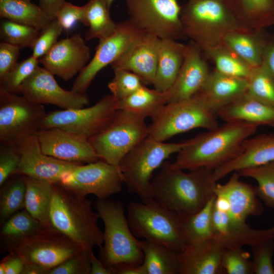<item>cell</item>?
<instances>
[{"label": "cell", "mask_w": 274, "mask_h": 274, "mask_svg": "<svg viewBox=\"0 0 274 274\" xmlns=\"http://www.w3.org/2000/svg\"><path fill=\"white\" fill-rule=\"evenodd\" d=\"M213 170L200 167L186 173L165 161L152 178V197L180 215L196 213L215 196Z\"/></svg>", "instance_id": "cell-1"}, {"label": "cell", "mask_w": 274, "mask_h": 274, "mask_svg": "<svg viewBox=\"0 0 274 274\" xmlns=\"http://www.w3.org/2000/svg\"><path fill=\"white\" fill-rule=\"evenodd\" d=\"M258 127L243 122H226L190 139L170 166L189 171L200 167L214 170L236 157L244 141L253 135Z\"/></svg>", "instance_id": "cell-2"}, {"label": "cell", "mask_w": 274, "mask_h": 274, "mask_svg": "<svg viewBox=\"0 0 274 274\" xmlns=\"http://www.w3.org/2000/svg\"><path fill=\"white\" fill-rule=\"evenodd\" d=\"M99 215L91 201L78 195L59 183L54 184L50 211L52 228L75 242L83 249L99 248L104 243L103 232L97 225Z\"/></svg>", "instance_id": "cell-3"}, {"label": "cell", "mask_w": 274, "mask_h": 274, "mask_svg": "<svg viewBox=\"0 0 274 274\" xmlns=\"http://www.w3.org/2000/svg\"><path fill=\"white\" fill-rule=\"evenodd\" d=\"M130 228L136 237L143 238L180 253L188 243L181 215L154 198L131 202L126 207Z\"/></svg>", "instance_id": "cell-4"}, {"label": "cell", "mask_w": 274, "mask_h": 274, "mask_svg": "<svg viewBox=\"0 0 274 274\" xmlns=\"http://www.w3.org/2000/svg\"><path fill=\"white\" fill-rule=\"evenodd\" d=\"M180 18L187 39L203 50L221 43L228 33L248 30L237 20L225 0H188Z\"/></svg>", "instance_id": "cell-5"}, {"label": "cell", "mask_w": 274, "mask_h": 274, "mask_svg": "<svg viewBox=\"0 0 274 274\" xmlns=\"http://www.w3.org/2000/svg\"><path fill=\"white\" fill-rule=\"evenodd\" d=\"M93 206L105 227L99 255L103 264L108 268L121 263L142 264L141 241L133 234L122 203L106 198L97 199Z\"/></svg>", "instance_id": "cell-6"}, {"label": "cell", "mask_w": 274, "mask_h": 274, "mask_svg": "<svg viewBox=\"0 0 274 274\" xmlns=\"http://www.w3.org/2000/svg\"><path fill=\"white\" fill-rule=\"evenodd\" d=\"M189 140L165 143L149 135L138 144L119 165L128 191L136 194L144 203L153 198L151 184L153 172L171 155L178 153Z\"/></svg>", "instance_id": "cell-7"}, {"label": "cell", "mask_w": 274, "mask_h": 274, "mask_svg": "<svg viewBox=\"0 0 274 274\" xmlns=\"http://www.w3.org/2000/svg\"><path fill=\"white\" fill-rule=\"evenodd\" d=\"M215 114L208 107L200 92L191 97L164 105L151 117L149 135L165 142L172 137L197 128L208 130L219 125Z\"/></svg>", "instance_id": "cell-8"}, {"label": "cell", "mask_w": 274, "mask_h": 274, "mask_svg": "<svg viewBox=\"0 0 274 274\" xmlns=\"http://www.w3.org/2000/svg\"><path fill=\"white\" fill-rule=\"evenodd\" d=\"M149 135L145 118L118 109L109 125L89 141L100 160L119 168L123 158Z\"/></svg>", "instance_id": "cell-9"}, {"label": "cell", "mask_w": 274, "mask_h": 274, "mask_svg": "<svg viewBox=\"0 0 274 274\" xmlns=\"http://www.w3.org/2000/svg\"><path fill=\"white\" fill-rule=\"evenodd\" d=\"M46 114L43 105L31 102L0 86L1 144L15 146L23 139L36 135Z\"/></svg>", "instance_id": "cell-10"}, {"label": "cell", "mask_w": 274, "mask_h": 274, "mask_svg": "<svg viewBox=\"0 0 274 274\" xmlns=\"http://www.w3.org/2000/svg\"><path fill=\"white\" fill-rule=\"evenodd\" d=\"M128 19L161 39L185 40L178 0H125Z\"/></svg>", "instance_id": "cell-11"}, {"label": "cell", "mask_w": 274, "mask_h": 274, "mask_svg": "<svg viewBox=\"0 0 274 274\" xmlns=\"http://www.w3.org/2000/svg\"><path fill=\"white\" fill-rule=\"evenodd\" d=\"M119 109V100L107 95L90 107L56 110L47 113L41 129L58 128L88 139L102 132Z\"/></svg>", "instance_id": "cell-12"}, {"label": "cell", "mask_w": 274, "mask_h": 274, "mask_svg": "<svg viewBox=\"0 0 274 274\" xmlns=\"http://www.w3.org/2000/svg\"><path fill=\"white\" fill-rule=\"evenodd\" d=\"M145 33L129 19L117 23L116 30L111 35L99 40L93 57L79 73L72 90L79 94H86L97 73L115 62Z\"/></svg>", "instance_id": "cell-13"}, {"label": "cell", "mask_w": 274, "mask_h": 274, "mask_svg": "<svg viewBox=\"0 0 274 274\" xmlns=\"http://www.w3.org/2000/svg\"><path fill=\"white\" fill-rule=\"evenodd\" d=\"M123 183L119 168L100 159L77 165L64 175L59 183L78 195L93 194L102 199L121 191Z\"/></svg>", "instance_id": "cell-14"}, {"label": "cell", "mask_w": 274, "mask_h": 274, "mask_svg": "<svg viewBox=\"0 0 274 274\" xmlns=\"http://www.w3.org/2000/svg\"><path fill=\"white\" fill-rule=\"evenodd\" d=\"M83 249L53 228H45L23 239L9 252H15L24 262L35 263L50 270Z\"/></svg>", "instance_id": "cell-15"}, {"label": "cell", "mask_w": 274, "mask_h": 274, "mask_svg": "<svg viewBox=\"0 0 274 274\" xmlns=\"http://www.w3.org/2000/svg\"><path fill=\"white\" fill-rule=\"evenodd\" d=\"M54 76L44 67L38 66L22 84L21 94L31 102L50 104L63 109L81 108L89 104L87 95L63 89Z\"/></svg>", "instance_id": "cell-16"}, {"label": "cell", "mask_w": 274, "mask_h": 274, "mask_svg": "<svg viewBox=\"0 0 274 274\" xmlns=\"http://www.w3.org/2000/svg\"><path fill=\"white\" fill-rule=\"evenodd\" d=\"M15 146L20 154L21 159L14 175H23L57 184L64 175L81 164L61 160L44 154L36 135L23 139Z\"/></svg>", "instance_id": "cell-17"}, {"label": "cell", "mask_w": 274, "mask_h": 274, "mask_svg": "<svg viewBox=\"0 0 274 274\" xmlns=\"http://www.w3.org/2000/svg\"><path fill=\"white\" fill-rule=\"evenodd\" d=\"M240 177L234 172L227 182L216 184L215 189V195L224 198L227 204L230 223L226 234L247 227L249 217L260 216L264 211L255 186L241 181Z\"/></svg>", "instance_id": "cell-18"}, {"label": "cell", "mask_w": 274, "mask_h": 274, "mask_svg": "<svg viewBox=\"0 0 274 274\" xmlns=\"http://www.w3.org/2000/svg\"><path fill=\"white\" fill-rule=\"evenodd\" d=\"M42 152L70 162L87 163L97 161V156L89 139L58 128L40 129L36 134Z\"/></svg>", "instance_id": "cell-19"}, {"label": "cell", "mask_w": 274, "mask_h": 274, "mask_svg": "<svg viewBox=\"0 0 274 274\" xmlns=\"http://www.w3.org/2000/svg\"><path fill=\"white\" fill-rule=\"evenodd\" d=\"M90 58L89 48L80 33L58 41L39 59L44 68L65 81L80 73Z\"/></svg>", "instance_id": "cell-20"}, {"label": "cell", "mask_w": 274, "mask_h": 274, "mask_svg": "<svg viewBox=\"0 0 274 274\" xmlns=\"http://www.w3.org/2000/svg\"><path fill=\"white\" fill-rule=\"evenodd\" d=\"M161 39L146 33L111 65L113 70H126L138 75L145 85L153 84Z\"/></svg>", "instance_id": "cell-21"}, {"label": "cell", "mask_w": 274, "mask_h": 274, "mask_svg": "<svg viewBox=\"0 0 274 274\" xmlns=\"http://www.w3.org/2000/svg\"><path fill=\"white\" fill-rule=\"evenodd\" d=\"M202 51L194 42L186 44L184 60L177 78L170 89L169 102L188 99L200 91L210 73Z\"/></svg>", "instance_id": "cell-22"}, {"label": "cell", "mask_w": 274, "mask_h": 274, "mask_svg": "<svg viewBox=\"0 0 274 274\" xmlns=\"http://www.w3.org/2000/svg\"><path fill=\"white\" fill-rule=\"evenodd\" d=\"M274 160V133H263L249 138L234 159L213 170L215 182L231 173L258 166Z\"/></svg>", "instance_id": "cell-23"}, {"label": "cell", "mask_w": 274, "mask_h": 274, "mask_svg": "<svg viewBox=\"0 0 274 274\" xmlns=\"http://www.w3.org/2000/svg\"><path fill=\"white\" fill-rule=\"evenodd\" d=\"M224 249L212 239L188 245L178 253L180 274L223 273L221 259Z\"/></svg>", "instance_id": "cell-24"}, {"label": "cell", "mask_w": 274, "mask_h": 274, "mask_svg": "<svg viewBox=\"0 0 274 274\" xmlns=\"http://www.w3.org/2000/svg\"><path fill=\"white\" fill-rule=\"evenodd\" d=\"M247 79L210 72L199 92L210 110L215 115L223 107L247 92Z\"/></svg>", "instance_id": "cell-25"}, {"label": "cell", "mask_w": 274, "mask_h": 274, "mask_svg": "<svg viewBox=\"0 0 274 274\" xmlns=\"http://www.w3.org/2000/svg\"><path fill=\"white\" fill-rule=\"evenodd\" d=\"M217 115L226 122L274 126V109L247 92L221 109Z\"/></svg>", "instance_id": "cell-26"}, {"label": "cell", "mask_w": 274, "mask_h": 274, "mask_svg": "<svg viewBox=\"0 0 274 274\" xmlns=\"http://www.w3.org/2000/svg\"><path fill=\"white\" fill-rule=\"evenodd\" d=\"M270 36L265 29L234 31L227 34L221 43L254 68L262 63Z\"/></svg>", "instance_id": "cell-27"}, {"label": "cell", "mask_w": 274, "mask_h": 274, "mask_svg": "<svg viewBox=\"0 0 274 274\" xmlns=\"http://www.w3.org/2000/svg\"><path fill=\"white\" fill-rule=\"evenodd\" d=\"M186 45L172 39H161L157 70L153 85L160 91L174 84L182 65Z\"/></svg>", "instance_id": "cell-28"}, {"label": "cell", "mask_w": 274, "mask_h": 274, "mask_svg": "<svg viewBox=\"0 0 274 274\" xmlns=\"http://www.w3.org/2000/svg\"><path fill=\"white\" fill-rule=\"evenodd\" d=\"M240 24L248 30L274 25V0H225Z\"/></svg>", "instance_id": "cell-29"}, {"label": "cell", "mask_w": 274, "mask_h": 274, "mask_svg": "<svg viewBox=\"0 0 274 274\" xmlns=\"http://www.w3.org/2000/svg\"><path fill=\"white\" fill-rule=\"evenodd\" d=\"M24 177L26 183L25 209L45 227L52 228L50 211L54 184Z\"/></svg>", "instance_id": "cell-30"}, {"label": "cell", "mask_w": 274, "mask_h": 274, "mask_svg": "<svg viewBox=\"0 0 274 274\" xmlns=\"http://www.w3.org/2000/svg\"><path fill=\"white\" fill-rule=\"evenodd\" d=\"M0 16L41 31L53 20L39 5L28 0H0Z\"/></svg>", "instance_id": "cell-31"}, {"label": "cell", "mask_w": 274, "mask_h": 274, "mask_svg": "<svg viewBox=\"0 0 274 274\" xmlns=\"http://www.w3.org/2000/svg\"><path fill=\"white\" fill-rule=\"evenodd\" d=\"M170 89L160 91L144 85L128 97L119 101V109L129 111L144 118L152 117L170 101Z\"/></svg>", "instance_id": "cell-32"}, {"label": "cell", "mask_w": 274, "mask_h": 274, "mask_svg": "<svg viewBox=\"0 0 274 274\" xmlns=\"http://www.w3.org/2000/svg\"><path fill=\"white\" fill-rule=\"evenodd\" d=\"M145 274H180L178 253L161 245L141 241Z\"/></svg>", "instance_id": "cell-33"}, {"label": "cell", "mask_w": 274, "mask_h": 274, "mask_svg": "<svg viewBox=\"0 0 274 274\" xmlns=\"http://www.w3.org/2000/svg\"><path fill=\"white\" fill-rule=\"evenodd\" d=\"M48 228L33 217L25 209L10 217L1 229V239L8 252L23 239Z\"/></svg>", "instance_id": "cell-34"}, {"label": "cell", "mask_w": 274, "mask_h": 274, "mask_svg": "<svg viewBox=\"0 0 274 274\" xmlns=\"http://www.w3.org/2000/svg\"><path fill=\"white\" fill-rule=\"evenodd\" d=\"M84 8L88 27L85 35L86 40L94 39L101 40L115 31L117 23L110 16V7L106 0H88Z\"/></svg>", "instance_id": "cell-35"}, {"label": "cell", "mask_w": 274, "mask_h": 274, "mask_svg": "<svg viewBox=\"0 0 274 274\" xmlns=\"http://www.w3.org/2000/svg\"><path fill=\"white\" fill-rule=\"evenodd\" d=\"M215 195L198 212L180 215L188 243H197L212 239L215 231L213 223L212 211Z\"/></svg>", "instance_id": "cell-36"}, {"label": "cell", "mask_w": 274, "mask_h": 274, "mask_svg": "<svg viewBox=\"0 0 274 274\" xmlns=\"http://www.w3.org/2000/svg\"><path fill=\"white\" fill-rule=\"evenodd\" d=\"M215 64V70L228 76L247 79L252 68L222 43L202 50Z\"/></svg>", "instance_id": "cell-37"}, {"label": "cell", "mask_w": 274, "mask_h": 274, "mask_svg": "<svg viewBox=\"0 0 274 274\" xmlns=\"http://www.w3.org/2000/svg\"><path fill=\"white\" fill-rule=\"evenodd\" d=\"M2 186L0 196L1 224L15 213L25 208V177L18 175V176L11 179L7 183H5Z\"/></svg>", "instance_id": "cell-38"}, {"label": "cell", "mask_w": 274, "mask_h": 274, "mask_svg": "<svg viewBox=\"0 0 274 274\" xmlns=\"http://www.w3.org/2000/svg\"><path fill=\"white\" fill-rule=\"evenodd\" d=\"M241 177H249L257 183V196L267 207L274 209V160L258 166L237 172Z\"/></svg>", "instance_id": "cell-39"}, {"label": "cell", "mask_w": 274, "mask_h": 274, "mask_svg": "<svg viewBox=\"0 0 274 274\" xmlns=\"http://www.w3.org/2000/svg\"><path fill=\"white\" fill-rule=\"evenodd\" d=\"M247 81V93L274 109V78L263 61L260 65L252 68Z\"/></svg>", "instance_id": "cell-40"}, {"label": "cell", "mask_w": 274, "mask_h": 274, "mask_svg": "<svg viewBox=\"0 0 274 274\" xmlns=\"http://www.w3.org/2000/svg\"><path fill=\"white\" fill-rule=\"evenodd\" d=\"M41 32V30L33 27L6 19L1 24L0 38L2 42L20 49L31 48Z\"/></svg>", "instance_id": "cell-41"}, {"label": "cell", "mask_w": 274, "mask_h": 274, "mask_svg": "<svg viewBox=\"0 0 274 274\" xmlns=\"http://www.w3.org/2000/svg\"><path fill=\"white\" fill-rule=\"evenodd\" d=\"M113 71L114 77L108 88L119 101L128 97L145 85L142 79L133 72L123 69Z\"/></svg>", "instance_id": "cell-42"}, {"label": "cell", "mask_w": 274, "mask_h": 274, "mask_svg": "<svg viewBox=\"0 0 274 274\" xmlns=\"http://www.w3.org/2000/svg\"><path fill=\"white\" fill-rule=\"evenodd\" d=\"M39 63V60L32 55L22 61L17 62L0 83V86L10 93L21 94L22 84L34 72Z\"/></svg>", "instance_id": "cell-43"}, {"label": "cell", "mask_w": 274, "mask_h": 274, "mask_svg": "<svg viewBox=\"0 0 274 274\" xmlns=\"http://www.w3.org/2000/svg\"><path fill=\"white\" fill-rule=\"evenodd\" d=\"M250 254L242 247L225 249L222 256L221 266L228 274H253Z\"/></svg>", "instance_id": "cell-44"}, {"label": "cell", "mask_w": 274, "mask_h": 274, "mask_svg": "<svg viewBox=\"0 0 274 274\" xmlns=\"http://www.w3.org/2000/svg\"><path fill=\"white\" fill-rule=\"evenodd\" d=\"M251 247L253 274H274V238L267 239Z\"/></svg>", "instance_id": "cell-45"}, {"label": "cell", "mask_w": 274, "mask_h": 274, "mask_svg": "<svg viewBox=\"0 0 274 274\" xmlns=\"http://www.w3.org/2000/svg\"><path fill=\"white\" fill-rule=\"evenodd\" d=\"M62 27L56 19L53 20L41 32L33 43L32 56L39 59L54 46L62 30Z\"/></svg>", "instance_id": "cell-46"}, {"label": "cell", "mask_w": 274, "mask_h": 274, "mask_svg": "<svg viewBox=\"0 0 274 274\" xmlns=\"http://www.w3.org/2000/svg\"><path fill=\"white\" fill-rule=\"evenodd\" d=\"M89 250L82 249L71 256L51 269L49 274H90Z\"/></svg>", "instance_id": "cell-47"}, {"label": "cell", "mask_w": 274, "mask_h": 274, "mask_svg": "<svg viewBox=\"0 0 274 274\" xmlns=\"http://www.w3.org/2000/svg\"><path fill=\"white\" fill-rule=\"evenodd\" d=\"M20 154L13 145L1 144L0 147V186L10 177L14 175L20 161Z\"/></svg>", "instance_id": "cell-48"}, {"label": "cell", "mask_w": 274, "mask_h": 274, "mask_svg": "<svg viewBox=\"0 0 274 274\" xmlns=\"http://www.w3.org/2000/svg\"><path fill=\"white\" fill-rule=\"evenodd\" d=\"M56 19L66 30L73 27L78 21L87 26L84 5L77 6L65 1L58 11Z\"/></svg>", "instance_id": "cell-49"}, {"label": "cell", "mask_w": 274, "mask_h": 274, "mask_svg": "<svg viewBox=\"0 0 274 274\" xmlns=\"http://www.w3.org/2000/svg\"><path fill=\"white\" fill-rule=\"evenodd\" d=\"M20 48L9 43H0V83L17 63Z\"/></svg>", "instance_id": "cell-50"}, {"label": "cell", "mask_w": 274, "mask_h": 274, "mask_svg": "<svg viewBox=\"0 0 274 274\" xmlns=\"http://www.w3.org/2000/svg\"><path fill=\"white\" fill-rule=\"evenodd\" d=\"M9 253L0 263V274H21L23 260L15 252Z\"/></svg>", "instance_id": "cell-51"}, {"label": "cell", "mask_w": 274, "mask_h": 274, "mask_svg": "<svg viewBox=\"0 0 274 274\" xmlns=\"http://www.w3.org/2000/svg\"><path fill=\"white\" fill-rule=\"evenodd\" d=\"M112 274H145L142 264L121 263L109 268Z\"/></svg>", "instance_id": "cell-52"}, {"label": "cell", "mask_w": 274, "mask_h": 274, "mask_svg": "<svg viewBox=\"0 0 274 274\" xmlns=\"http://www.w3.org/2000/svg\"><path fill=\"white\" fill-rule=\"evenodd\" d=\"M39 6L52 19H56V15L65 0H39Z\"/></svg>", "instance_id": "cell-53"}, {"label": "cell", "mask_w": 274, "mask_h": 274, "mask_svg": "<svg viewBox=\"0 0 274 274\" xmlns=\"http://www.w3.org/2000/svg\"><path fill=\"white\" fill-rule=\"evenodd\" d=\"M263 61L274 78V33L270 35L266 45Z\"/></svg>", "instance_id": "cell-54"}, {"label": "cell", "mask_w": 274, "mask_h": 274, "mask_svg": "<svg viewBox=\"0 0 274 274\" xmlns=\"http://www.w3.org/2000/svg\"><path fill=\"white\" fill-rule=\"evenodd\" d=\"M91 269L90 274H112L109 268L106 267L94 255L92 249L89 251Z\"/></svg>", "instance_id": "cell-55"}, {"label": "cell", "mask_w": 274, "mask_h": 274, "mask_svg": "<svg viewBox=\"0 0 274 274\" xmlns=\"http://www.w3.org/2000/svg\"><path fill=\"white\" fill-rule=\"evenodd\" d=\"M50 271L49 269L37 263L24 262L21 274H49Z\"/></svg>", "instance_id": "cell-56"}, {"label": "cell", "mask_w": 274, "mask_h": 274, "mask_svg": "<svg viewBox=\"0 0 274 274\" xmlns=\"http://www.w3.org/2000/svg\"><path fill=\"white\" fill-rule=\"evenodd\" d=\"M109 6L110 7L114 0H106Z\"/></svg>", "instance_id": "cell-57"}, {"label": "cell", "mask_w": 274, "mask_h": 274, "mask_svg": "<svg viewBox=\"0 0 274 274\" xmlns=\"http://www.w3.org/2000/svg\"><path fill=\"white\" fill-rule=\"evenodd\" d=\"M28 1H31V0H28Z\"/></svg>", "instance_id": "cell-58"}]
</instances>
